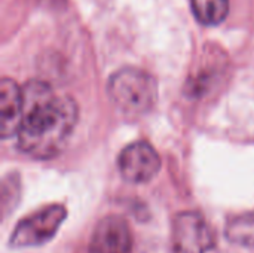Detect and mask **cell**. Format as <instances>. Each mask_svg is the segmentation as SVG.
<instances>
[{"instance_id": "6da1fadb", "label": "cell", "mask_w": 254, "mask_h": 253, "mask_svg": "<svg viewBox=\"0 0 254 253\" xmlns=\"http://www.w3.org/2000/svg\"><path fill=\"white\" fill-rule=\"evenodd\" d=\"M24 113L16 133L18 148L36 160L57 157L77 122L79 109L68 95H58L45 82L31 81L24 88Z\"/></svg>"}, {"instance_id": "7a4b0ae2", "label": "cell", "mask_w": 254, "mask_h": 253, "mask_svg": "<svg viewBox=\"0 0 254 253\" xmlns=\"http://www.w3.org/2000/svg\"><path fill=\"white\" fill-rule=\"evenodd\" d=\"M107 92L121 112L128 116H141L155 106L158 85L147 72L137 67H124L110 76Z\"/></svg>"}, {"instance_id": "3957f363", "label": "cell", "mask_w": 254, "mask_h": 253, "mask_svg": "<svg viewBox=\"0 0 254 253\" xmlns=\"http://www.w3.org/2000/svg\"><path fill=\"white\" fill-rule=\"evenodd\" d=\"M67 218V210L61 204L46 206L21 219L9 240L10 248H34L48 243Z\"/></svg>"}, {"instance_id": "277c9868", "label": "cell", "mask_w": 254, "mask_h": 253, "mask_svg": "<svg viewBox=\"0 0 254 253\" xmlns=\"http://www.w3.org/2000/svg\"><path fill=\"white\" fill-rule=\"evenodd\" d=\"M214 248V236L198 212H182L173 222V252L207 253Z\"/></svg>"}, {"instance_id": "5b68a950", "label": "cell", "mask_w": 254, "mask_h": 253, "mask_svg": "<svg viewBox=\"0 0 254 253\" xmlns=\"http://www.w3.org/2000/svg\"><path fill=\"white\" fill-rule=\"evenodd\" d=\"M122 177L131 183H146L161 170V158L147 142H134L122 149L118 157Z\"/></svg>"}, {"instance_id": "8992f818", "label": "cell", "mask_w": 254, "mask_h": 253, "mask_svg": "<svg viewBox=\"0 0 254 253\" xmlns=\"http://www.w3.org/2000/svg\"><path fill=\"white\" fill-rule=\"evenodd\" d=\"M131 249V230L122 216L110 215L98 222L89 243V253H129Z\"/></svg>"}, {"instance_id": "52a82bcc", "label": "cell", "mask_w": 254, "mask_h": 253, "mask_svg": "<svg viewBox=\"0 0 254 253\" xmlns=\"http://www.w3.org/2000/svg\"><path fill=\"white\" fill-rule=\"evenodd\" d=\"M24 113V91L9 78L0 82V133L3 139L16 136Z\"/></svg>"}, {"instance_id": "ba28073f", "label": "cell", "mask_w": 254, "mask_h": 253, "mask_svg": "<svg viewBox=\"0 0 254 253\" xmlns=\"http://www.w3.org/2000/svg\"><path fill=\"white\" fill-rule=\"evenodd\" d=\"M225 236L234 245L254 249V212L229 219L225 228Z\"/></svg>"}, {"instance_id": "9c48e42d", "label": "cell", "mask_w": 254, "mask_h": 253, "mask_svg": "<svg viewBox=\"0 0 254 253\" xmlns=\"http://www.w3.org/2000/svg\"><path fill=\"white\" fill-rule=\"evenodd\" d=\"M192 10L204 25H217L229 12V0H192Z\"/></svg>"}]
</instances>
